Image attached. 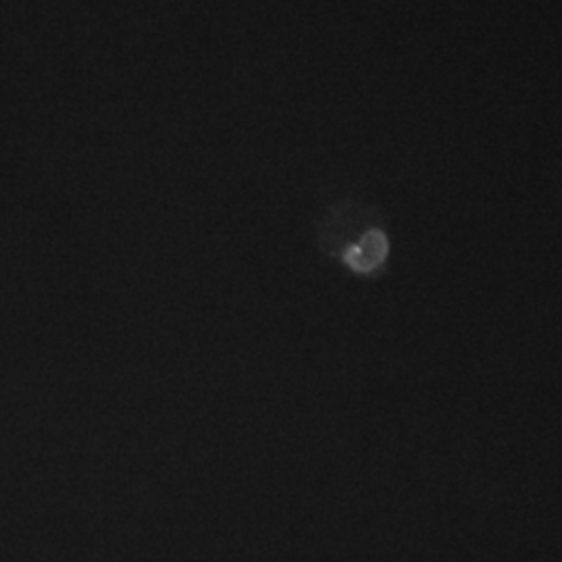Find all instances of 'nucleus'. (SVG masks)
Instances as JSON below:
<instances>
[{"label": "nucleus", "mask_w": 562, "mask_h": 562, "mask_svg": "<svg viewBox=\"0 0 562 562\" xmlns=\"http://www.w3.org/2000/svg\"><path fill=\"white\" fill-rule=\"evenodd\" d=\"M390 257V240L382 227L364 229L359 240L344 246L340 259L350 271L361 276H373L382 269Z\"/></svg>", "instance_id": "obj_1"}]
</instances>
